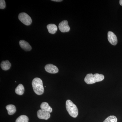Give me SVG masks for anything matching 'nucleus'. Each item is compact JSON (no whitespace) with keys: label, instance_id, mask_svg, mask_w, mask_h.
Here are the masks:
<instances>
[{"label":"nucleus","instance_id":"nucleus-10","mask_svg":"<svg viewBox=\"0 0 122 122\" xmlns=\"http://www.w3.org/2000/svg\"><path fill=\"white\" fill-rule=\"evenodd\" d=\"M41 108L42 110L49 113H51L52 112V109L47 102H42L41 105Z\"/></svg>","mask_w":122,"mask_h":122},{"label":"nucleus","instance_id":"nucleus-11","mask_svg":"<svg viewBox=\"0 0 122 122\" xmlns=\"http://www.w3.org/2000/svg\"><path fill=\"white\" fill-rule=\"evenodd\" d=\"M47 28L49 32L51 34H54L58 29L56 25L54 24H49L47 25Z\"/></svg>","mask_w":122,"mask_h":122},{"label":"nucleus","instance_id":"nucleus-14","mask_svg":"<svg viewBox=\"0 0 122 122\" xmlns=\"http://www.w3.org/2000/svg\"><path fill=\"white\" fill-rule=\"evenodd\" d=\"M25 89L23 85L22 84H19L15 89V92L16 94L18 95H21L24 93Z\"/></svg>","mask_w":122,"mask_h":122},{"label":"nucleus","instance_id":"nucleus-8","mask_svg":"<svg viewBox=\"0 0 122 122\" xmlns=\"http://www.w3.org/2000/svg\"><path fill=\"white\" fill-rule=\"evenodd\" d=\"M38 117L40 119L48 120L50 117V113L41 110H39L37 112Z\"/></svg>","mask_w":122,"mask_h":122},{"label":"nucleus","instance_id":"nucleus-5","mask_svg":"<svg viewBox=\"0 0 122 122\" xmlns=\"http://www.w3.org/2000/svg\"><path fill=\"white\" fill-rule=\"evenodd\" d=\"M59 30L62 32H67L69 31L70 27L68 25V21L66 20L62 21L59 25Z\"/></svg>","mask_w":122,"mask_h":122},{"label":"nucleus","instance_id":"nucleus-7","mask_svg":"<svg viewBox=\"0 0 122 122\" xmlns=\"http://www.w3.org/2000/svg\"><path fill=\"white\" fill-rule=\"evenodd\" d=\"M108 40L109 42L113 45L115 46L117 43V38L114 33L111 31L108 32L107 34Z\"/></svg>","mask_w":122,"mask_h":122},{"label":"nucleus","instance_id":"nucleus-19","mask_svg":"<svg viewBox=\"0 0 122 122\" xmlns=\"http://www.w3.org/2000/svg\"><path fill=\"white\" fill-rule=\"evenodd\" d=\"M119 3H120V5L122 6V0H120L119 1Z\"/></svg>","mask_w":122,"mask_h":122},{"label":"nucleus","instance_id":"nucleus-9","mask_svg":"<svg viewBox=\"0 0 122 122\" xmlns=\"http://www.w3.org/2000/svg\"><path fill=\"white\" fill-rule=\"evenodd\" d=\"M20 46L24 50L26 51H30L32 49V47L30 45L28 42L24 41V40H21L20 41Z\"/></svg>","mask_w":122,"mask_h":122},{"label":"nucleus","instance_id":"nucleus-16","mask_svg":"<svg viewBox=\"0 0 122 122\" xmlns=\"http://www.w3.org/2000/svg\"><path fill=\"white\" fill-rule=\"evenodd\" d=\"M117 119L114 116H110L106 119L103 122H117Z\"/></svg>","mask_w":122,"mask_h":122},{"label":"nucleus","instance_id":"nucleus-12","mask_svg":"<svg viewBox=\"0 0 122 122\" xmlns=\"http://www.w3.org/2000/svg\"><path fill=\"white\" fill-rule=\"evenodd\" d=\"M11 63L8 61H2L0 64L1 68L5 71L8 70L10 69L11 66Z\"/></svg>","mask_w":122,"mask_h":122},{"label":"nucleus","instance_id":"nucleus-1","mask_svg":"<svg viewBox=\"0 0 122 122\" xmlns=\"http://www.w3.org/2000/svg\"><path fill=\"white\" fill-rule=\"evenodd\" d=\"M32 86L34 92L38 95L44 93V89L41 79L39 78L34 79L32 82Z\"/></svg>","mask_w":122,"mask_h":122},{"label":"nucleus","instance_id":"nucleus-3","mask_svg":"<svg viewBox=\"0 0 122 122\" xmlns=\"http://www.w3.org/2000/svg\"><path fill=\"white\" fill-rule=\"evenodd\" d=\"M66 108L71 116L73 118H76L78 114V109L76 105H75L71 100H66Z\"/></svg>","mask_w":122,"mask_h":122},{"label":"nucleus","instance_id":"nucleus-18","mask_svg":"<svg viewBox=\"0 0 122 122\" xmlns=\"http://www.w3.org/2000/svg\"><path fill=\"white\" fill-rule=\"evenodd\" d=\"M52 1H56V2H61L62 1V0H52Z\"/></svg>","mask_w":122,"mask_h":122},{"label":"nucleus","instance_id":"nucleus-17","mask_svg":"<svg viewBox=\"0 0 122 122\" xmlns=\"http://www.w3.org/2000/svg\"><path fill=\"white\" fill-rule=\"evenodd\" d=\"M6 5L5 1L4 0H0V9H4L5 8Z\"/></svg>","mask_w":122,"mask_h":122},{"label":"nucleus","instance_id":"nucleus-15","mask_svg":"<svg viewBox=\"0 0 122 122\" xmlns=\"http://www.w3.org/2000/svg\"><path fill=\"white\" fill-rule=\"evenodd\" d=\"M29 118L26 115L20 116L17 119L16 122H28Z\"/></svg>","mask_w":122,"mask_h":122},{"label":"nucleus","instance_id":"nucleus-4","mask_svg":"<svg viewBox=\"0 0 122 122\" xmlns=\"http://www.w3.org/2000/svg\"><path fill=\"white\" fill-rule=\"evenodd\" d=\"M18 17L20 21L25 25H29L32 24V20L31 18L25 13H20L18 15Z\"/></svg>","mask_w":122,"mask_h":122},{"label":"nucleus","instance_id":"nucleus-2","mask_svg":"<svg viewBox=\"0 0 122 122\" xmlns=\"http://www.w3.org/2000/svg\"><path fill=\"white\" fill-rule=\"evenodd\" d=\"M105 78L104 75L102 74H99L96 73L93 75L92 74H87L85 77V81L87 84H92L101 81Z\"/></svg>","mask_w":122,"mask_h":122},{"label":"nucleus","instance_id":"nucleus-13","mask_svg":"<svg viewBox=\"0 0 122 122\" xmlns=\"http://www.w3.org/2000/svg\"><path fill=\"white\" fill-rule=\"evenodd\" d=\"M6 109L8 111V114L9 115H12L15 113L16 112V108L15 106L13 105H7Z\"/></svg>","mask_w":122,"mask_h":122},{"label":"nucleus","instance_id":"nucleus-6","mask_svg":"<svg viewBox=\"0 0 122 122\" xmlns=\"http://www.w3.org/2000/svg\"><path fill=\"white\" fill-rule=\"evenodd\" d=\"M45 69L46 71L51 74L57 73L59 71V70L56 66L51 64L46 65Z\"/></svg>","mask_w":122,"mask_h":122}]
</instances>
